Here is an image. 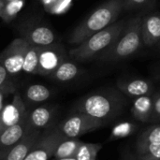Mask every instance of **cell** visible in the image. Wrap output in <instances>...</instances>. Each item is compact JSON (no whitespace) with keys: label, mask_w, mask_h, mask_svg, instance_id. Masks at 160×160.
Wrapping results in <instances>:
<instances>
[{"label":"cell","mask_w":160,"mask_h":160,"mask_svg":"<svg viewBox=\"0 0 160 160\" xmlns=\"http://www.w3.org/2000/svg\"><path fill=\"white\" fill-rule=\"evenodd\" d=\"M128 101L117 88H102L79 98L71 112H81L102 122L105 127L115 122L125 112Z\"/></svg>","instance_id":"cell-1"},{"label":"cell","mask_w":160,"mask_h":160,"mask_svg":"<svg viewBox=\"0 0 160 160\" xmlns=\"http://www.w3.org/2000/svg\"><path fill=\"white\" fill-rule=\"evenodd\" d=\"M124 10V0H107L80 22L71 32L68 42L78 45L95 33L115 22Z\"/></svg>","instance_id":"cell-2"},{"label":"cell","mask_w":160,"mask_h":160,"mask_svg":"<svg viewBox=\"0 0 160 160\" xmlns=\"http://www.w3.org/2000/svg\"><path fill=\"white\" fill-rule=\"evenodd\" d=\"M128 20H117L108 27L95 33L68 51V56L77 62L90 61L108 50L124 30Z\"/></svg>","instance_id":"cell-3"},{"label":"cell","mask_w":160,"mask_h":160,"mask_svg":"<svg viewBox=\"0 0 160 160\" xmlns=\"http://www.w3.org/2000/svg\"><path fill=\"white\" fill-rule=\"evenodd\" d=\"M141 22L142 16L128 20L116 41L98 56V60L106 63H117L134 55L143 45Z\"/></svg>","instance_id":"cell-4"},{"label":"cell","mask_w":160,"mask_h":160,"mask_svg":"<svg viewBox=\"0 0 160 160\" xmlns=\"http://www.w3.org/2000/svg\"><path fill=\"white\" fill-rule=\"evenodd\" d=\"M105 125L86 114L71 112V113L54 126L56 131L67 139H78L81 136L93 132Z\"/></svg>","instance_id":"cell-5"},{"label":"cell","mask_w":160,"mask_h":160,"mask_svg":"<svg viewBox=\"0 0 160 160\" xmlns=\"http://www.w3.org/2000/svg\"><path fill=\"white\" fill-rule=\"evenodd\" d=\"M29 44L22 38L13 39L0 53V63L4 66L8 75L18 76L22 71V64Z\"/></svg>","instance_id":"cell-6"},{"label":"cell","mask_w":160,"mask_h":160,"mask_svg":"<svg viewBox=\"0 0 160 160\" xmlns=\"http://www.w3.org/2000/svg\"><path fill=\"white\" fill-rule=\"evenodd\" d=\"M58 107L54 105H38L27 111L25 122L28 130L44 132L53 128L56 123Z\"/></svg>","instance_id":"cell-7"},{"label":"cell","mask_w":160,"mask_h":160,"mask_svg":"<svg viewBox=\"0 0 160 160\" xmlns=\"http://www.w3.org/2000/svg\"><path fill=\"white\" fill-rule=\"evenodd\" d=\"M68 54L63 45L58 43L38 48V75L49 77L68 58Z\"/></svg>","instance_id":"cell-8"},{"label":"cell","mask_w":160,"mask_h":160,"mask_svg":"<svg viewBox=\"0 0 160 160\" xmlns=\"http://www.w3.org/2000/svg\"><path fill=\"white\" fill-rule=\"evenodd\" d=\"M64 138L53 128L44 131L24 160H50L52 158L57 144Z\"/></svg>","instance_id":"cell-9"},{"label":"cell","mask_w":160,"mask_h":160,"mask_svg":"<svg viewBox=\"0 0 160 160\" xmlns=\"http://www.w3.org/2000/svg\"><path fill=\"white\" fill-rule=\"evenodd\" d=\"M27 111L21 94L17 91L13 94L12 100L6 104L0 112V133L6 128L22 121L27 114Z\"/></svg>","instance_id":"cell-10"},{"label":"cell","mask_w":160,"mask_h":160,"mask_svg":"<svg viewBox=\"0 0 160 160\" xmlns=\"http://www.w3.org/2000/svg\"><path fill=\"white\" fill-rule=\"evenodd\" d=\"M116 88L127 98L133 99L145 95H153L155 85L148 79L121 78L116 82Z\"/></svg>","instance_id":"cell-11"},{"label":"cell","mask_w":160,"mask_h":160,"mask_svg":"<svg viewBox=\"0 0 160 160\" xmlns=\"http://www.w3.org/2000/svg\"><path fill=\"white\" fill-rule=\"evenodd\" d=\"M26 42L38 48L47 47L57 43V38L50 27L42 24H36L29 26L23 31L22 37Z\"/></svg>","instance_id":"cell-12"},{"label":"cell","mask_w":160,"mask_h":160,"mask_svg":"<svg viewBox=\"0 0 160 160\" xmlns=\"http://www.w3.org/2000/svg\"><path fill=\"white\" fill-rule=\"evenodd\" d=\"M141 30L143 45L152 47L160 41V13L151 12L142 17Z\"/></svg>","instance_id":"cell-13"},{"label":"cell","mask_w":160,"mask_h":160,"mask_svg":"<svg viewBox=\"0 0 160 160\" xmlns=\"http://www.w3.org/2000/svg\"><path fill=\"white\" fill-rule=\"evenodd\" d=\"M28 131L25 118L18 124L3 130L0 133V159L21 141Z\"/></svg>","instance_id":"cell-14"},{"label":"cell","mask_w":160,"mask_h":160,"mask_svg":"<svg viewBox=\"0 0 160 160\" xmlns=\"http://www.w3.org/2000/svg\"><path fill=\"white\" fill-rule=\"evenodd\" d=\"M52 91L46 85L39 83L27 85L23 89V92L21 94L22 101L27 110H30L48 101L52 98Z\"/></svg>","instance_id":"cell-15"},{"label":"cell","mask_w":160,"mask_h":160,"mask_svg":"<svg viewBox=\"0 0 160 160\" xmlns=\"http://www.w3.org/2000/svg\"><path fill=\"white\" fill-rule=\"evenodd\" d=\"M40 131H28L25 136L13 146L0 160H24L31 149L35 146L39 140L41 134Z\"/></svg>","instance_id":"cell-16"},{"label":"cell","mask_w":160,"mask_h":160,"mask_svg":"<svg viewBox=\"0 0 160 160\" xmlns=\"http://www.w3.org/2000/svg\"><path fill=\"white\" fill-rule=\"evenodd\" d=\"M153 112V95H145L133 98L131 114L133 118L142 124H150Z\"/></svg>","instance_id":"cell-17"},{"label":"cell","mask_w":160,"mask_h":160,"mask_svg":"<svg viewBox=\"0 0 160 160\" xmlns=\"http://www.w3.org/2000/svg\"><path fill=\"white\" fill-rule=\"evenodd\" d=\"M81 73L79 66L68 58L64 60L60 66L49 76L50 79L57 82H69L75 80Z\"/></svg>","instance_id":"cell-18"},{"label":"cell","mask_w":160,"mask_h":160,"mask_svg":"<svg viewBox=\"0 0 160 160\" xmlns=\"http://www.w3.org/2000/svg\"><path fill=\"white\" fill-rule=\"evenodd\" d=\"M82 143L79 139H67L64 138L56 146L52 158H75L79 147Z\"/></svg>","instance_id":"cell-19"},{"label":"cell","mask_w":160,"mask_h":160,"mask_svg":"<svg viewBox=\"0 0 160 160\" xmlns=\"http://www.w3.org/2000/svg\"><path fill=\"white\" fill-rule=\"evenodd\" d=\"M139 129V126L131 121H121L116 123L108 138V142H114L122 139H126L133 135Z\"/></svg>","instance_id":"cell-20"},{"label":"cell","mask_w":160,"mask_h":160,"mask_svg":"<svg viewBox=\"0 0 160 160\" xmlns=\"http://www.w3.org/2000/svg\"><path fill=\"white\" fill-rule=\"evenodd\" d=\"M133 152L143 159H160V143L135 142Z\"/></svg>","instance_id":"cell-21"},{"label":"cell","mask_w":160,"mask_h":160,"mask_svg":"<svg viewBox=\"0 0 160 160\" xmlns=\"http://www.w3.org/2000/svg\"><path fill=\"white\" fill-rule=\"evenodd\" d=\"M38 48L29 45L23 59L22 71L31 75H38Z\"/></svg>","instance_id":"cell-22"},{"label":"cell","mask_w":160,"mask_h":160,"mask_svg":"<svg viewBox=\"0 0 160 160\" xmlns=\"http://www.w3.org/2000/svg\"><path fill=\"white\" fill-rule=\"evenodd\" d=\"M24 6V0H14L5 2L0 12V18L5 22H10L17 14L22 9Z\"/></svg>","instance_id":"cell-23"},{"label":"cell","mask_w":160,"mask_h":160,"mask_svg":"<svg viewBox=\"0 0 160 160\" xmlns=\"http://www.w3.org/2000/svg\"><path fill=\"white\" fill-rule=\"evenodd\" d=\"M102 149L101 143L82 142L75 156L76 160H97L99 151Z\"/></svg>","instance_id":"cell-24"},{"label":"cell","mask_w":160,"mask_h":160,"mask_svg":"<svg viewBox=\"0 0 160 160\" xmlns=\"http://www.w3.org/2000/svg\"><path fill=\"white\" fill-rule=\"evenodd\" d=\"M137 142L160 143V123L153 124L145 128L136 139Z\"/></svg>","instance_id":"cell-25"},{"label":"cell","mask_w":160,"mask_h":160,"mask_svg":"<svg viewBox=\"0 0 160 160\" xmlns=\"http://www.w3.org/2000/svg\"><path fill=\"white\" fill-rule=\"evenodd\" d=\"M154 4L155 0H124V10H142L152 7Z\"/></svg>","instance_id":"cell-26"},{"label":"cell","mask_w":160,"mask_h":160,"mask_svg":"<svg viewBox=\"0 0 160 160\" xmlns=\"http://www.w3.org/2000/svg\"><path fill=\"white\" fill-rule=\"evenodd\" d=\"M16 92H17V88H16V85L14 84L13 81L8 82L6 85H4L2 88H0V112L2 111V109L6 105L5 104L6 98L8 96L13 95Z\"/></svg>","instance_id":"cell-27"},{"label":"cell","mask_w":160,"mask_h":160,"mask_svg":"<svg viewBox=\"0 0 160 160\" xmlns=\"http://www.w3.org/2000/svg\"><path fill=\"white\" fill-rule=\"evenodd\" d=\"M160 123V92L153 94V112L150 124Z\"/></svg>","instance_id":"cell-28"},{"label":"cell","mask_w":160,"mask_h":160,"mask_svg":"<svg viewBox=\"0 0 160 160\" xmlns=\"http://www.w3.org/2000/svg\"><path fill=\"white\" fill-rule=\"evenodd\" d=\"M72 0H58L51 8H49L47 11L52 14H61L66 12L70 5H71Z\"/></svg>","instance_id":"cell-29"},{"label":"cell","mask_w":160,"mask_h":160,"mask_svg":"<svg viewBox=\"0 0 160 160\" xmlns=\"http://www.w3.org/2000/svg\"><path fill=\"white\" fill-rule=\"evenodd\" d=\"M12 79L8 75V71L4 68V66L0 63V88H2L4 85H6L8 82H11Z\"/></svg>","instance_id":"cell-30"},{"label":"cell","mask_w":160,"mask_h":160,"mask_svg":"<svg viewBox=\"0 0 160 160\" xmlns=\"http://www.w3.org/2000/svg\"><path fill=\"white\" fill-rule=\"evenodd\" d=\"M120 160H151V159H143L139 158L133 151L129 149H126L121 153V158ZM160 160V159H158Z\"/></svg>","instance_id":"cell-31"},{"label":"cell","mask_w":160,"mask_h":160,"mask_svg":"<svg viewBox=\"0 0 160 160\" xmlns=\"http://www.w3.org/2000/svg\"><path fill=\"white\" fill-rule=\"evenodd\" d=\"M57 1L58 0H41V2H42V4L44 6V8L46 10H48L49 8H51Z\"/></svg>","instance_id":"cell-32"},{"label":"cell","mask_w":160,"mask_h":160,"mask_svg":"<svg viewBox=\"0 0 160 160\" xmlns=\"http://www.w3.org/2000/svg\"><path fill=\"white\" fill-rule=\"evenodd\" d=\"M52 160H76L75 158H61V159H56V158H52Z\"/></svg>","instance_id":"cell-33"},{"label":"cell","mask_w":160,"mask_h":160,"mask_svg":"<svg viewBox=\"0 0 160 160\" xmlns=\"http://www.w3.org/2000/svg\"><path fill=\"white\" fill-rule=\"evenodd\" d=\"M3 6H4V2H3V0H0V12H1V9L3 8Z\"/></svg>","instance_id":"cell-34"},{"label":"cell","mask_w":160,"mask_h":160,"mask_svg":"<svg viewBox=\"0 0 160 160\" xmlns=\"http://www.w3.org/2000/svg\"><path fill=\"white\" fill-rule=\"evenodd\" d=\"M9 1H14V0H3V2H9Z\"/></svg>","instance_id":"cell-35"},{"label":"cell","mask_w":160,"mask_h":160,"mask_svg":"<svg viewBox=\"0 0 160 160\" xmlns=\"http://www.w3.org/2000/svg\"><path fill=\"white\" fill-rule=\"evenodd\" d=\"M158 49H160V41L158 43Z\"/></svg>","instance_id":"cell-36"},{"label":"cell","mask_w":160,"mask_h":160,"mask_svg":"<svg viewBox=\"0 0 160 160\" xmlns=\"http://www.w3.org/2000/svg\"><path fill=\"white\" fill-rule=\"evenodd\" d=\"M156 1H157V0H155V2H156Z\"/></svg>","instance_id":"cell-37"},{"label":"cell","mask_w":160,"mask_h":160,"mask_svg":"<svg viewBox=\"0 0 160 160\" xmlns=\"http://www.w3.org/2000/svg\"><path fill=\"white\" fill-rule=\"evenodd\" d=\"M50 160H52V159H50Z\"/></svg>","instance_id":"cell-38"}]
</instances>
